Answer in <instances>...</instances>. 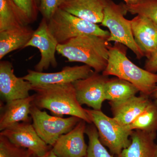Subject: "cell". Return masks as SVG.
<instances>
[{
	"label": "cell",
	"mask_w": 157,
	"mask_h": 157,
	"mask_svg": "<svg viewBox=\"0 0 157 157\" xmlns=\"http://www.w3.org/2000/svg\"><path fill=\"white\" fill-rule=\"evenodd\" d=\"M36 92L33 104L39 109L50 110L54 115L76 117L92 124L86 109L77 100L73 83L33 86Z\"/></svg>",
	"instance_id": "cell-1"
},
{
	"label": "cell",
	"mask_w": 157,
	"mask_h": 157,
	"mask_svg": "<svg viewBox=\"0 0 157 157\" xmlns=\"http://www.w3.org/2000/svg\"><path fill=\"white\" fill-rule=\"evenodd\" d=\"M109 46L107 38L82 35L59 44L57 52L68 62L83 63L100 73L107 67Z\"/></svg>",
	"instance_id": "cell-2"
},
{
	"label": "cell",
	"mask_w": 157,
	"mask_h": 157,
	"mask_svg": "<svg viewBox=\"0 0 157 157\" xmlns=\"http://www.w3.org/2000/svg\"><path fill=\"white\" fill-rule=\"evenodd\" d=\"M127 47L118 42L110 46L108 63L102 74L113 76L131 82L141 94L150 97L157 85V74L141 69L127 56Z\"/></svg>",
	"instance_id": "cell-3"
},
{
	"label": "cell",
	"mask_w": 157,
	"mask_h": 157,
	"mask_svg": "<svg viewBox=\"0 0 157 157\" xmlns=\"http://www.w3.org/2000/svg\"><path fill=\"white\" fill-rule=\"evenodd\" d=\"M48 25L59 44H63L82 35H94L107 39L110 36L109 32L102 29L97 24L76 17L60 8L48 21Z\"/></svg>",
	"instance_id": "cell-4"
},
{
	"label": "cell",
	"mask_w": 157,
	"mask_h": 157,
	"mask_svg": "<svg viewBox=\"0 0 157 157\" xmlns=\"http://www.w3.org/2000/svg\"><path fill=\"white\" fill-rule=\"evenodd\" d=\"M92 123L98 130L99 139L113 155L121 157L122 152L129 146L132 131L123 126L113 117L107 116L101 110L86 109Z\"/></svg>",
	"instance_id": "cell-5"
},
{
	"label": "cell",
	"mask_w": 157,
	"mask_h": 157,
	"mask_svg": "<svg viewBox=\"0 0 157 157\" xmlns=\"http://www.w3.org/2000/svg\"><path fill=\"white\" fill-rule=\"evenodd\" d=\"M127 13L125 4H117L111 1L104 10L101 25L109 29L110 36L107 39L108 42H118L125 45L140 59L144 56L134 39L131 20L125 18Z\"/></svg>",
	"instance_id": "cell-6"
},
{
	"label": "cell",
	"mask_w": 157,
	"mask_h": 157,
	"mask_svg": "<svg viewBox=\"0 0 157 157\" xmlns=\"http://www.w3.org/2000/svg\"><path fill=\"white\" fill-rule=\"evenodd\" d=\"M33 125L39 137L52 147L60 136L71 131L81 120L76 117L63 118L49 115L34 105L31 108Z\"/></svg>",
	"instance_id": "cell-7"
},
{
	"label": "cell",
	"mask_w": 157,
	"mask_h": 157,
	"mask_svg": "<svg viewBox=\"0 0 157 157\" xmlns=\"http://www.w3.org/2000/svg\"><path fill=\"white\" fill-rule=\"evenodd\" d=\"M31 122H21L14 124L1 131L0 135L5 136L15 145L31 151L38 156H44L52 147L39 137Z\"/></svg>",
	"instance_id": "cell-8"
},
{
	"label": "cell",
	"mask_w": 157,
	"mask_h": 157,
	"mask_svg": "<svg viewBox=\"0 0 157 157\" xmlns=\"http://www.w3.org/2000/svg\"><path fill=\"white\" fill-rule=\"evenodd\" d=\"M58 44L48 29V21L45 18H42L38 28L34 31L30 40L25 47H35L40 51L41 58L35 66V70L43 72L50 66L56 67L58 63L55 54Z\"/></svg>",
	"instance_id": "cell-9"
},
{
	"label": "cell",
	"mask_w": 157,
	"mask_h": 157,
	"mask_svg": "<svg viewBox=\"0 0 157 157\" xmlns=\"http://www.w3.org/2000/svg\"><path fill=\"white\" fill-rule=\"evenodd\" d=\"M28 73L23 76L25 80L29 82L33 86L67 84L84 79L90 76L94 71L86 65L67 67L61 71L54 73H44L29 70Z\"/></svg>",
	"instance_id": "cell-10"
},
{
	"label": "cell",
	"mask_w": 157,
	"mask_h": 157,
	"mask_svg": "<svg viewBox=\"0 0 157 157\" xmlns=\"http://www.w3.org/2000/svg\"><path fill=\"white\" fill-rule=\"evenodd\" d=\"M108 78L94 71L87 78L73 82L79 104L95 110H101L103 102L106 101L105 86Z\"/></svg>",
	"instance_id": "cell-11"
},
{
	"label": "cell",
	"mask_w": 157,
	"mask_h": 157,
	"mask_svg": "<svg viewBox=\"0 0 157 157\" xmlns=\"http://www.w3.org/2000/svg\"><path fill=\"white\" fill-rule=\"evenodd\" d=\"M33 89L29 82L15 76L12 63L0 62V94L6 102L28 98Z\"/></svg>",
	"instance_id": "cell-12"
},
{
	"label": "cell",
	"mask_w": 157,
	"mask_h": 157,
	"mask_svg": "<svg viewBox=\"0 0 157 157\" xmlns=\"http://www.w3.org/2000/svg\"><path fill=\"white\" fill-rule=\"evenodd\" d=\"M86 122L81 120L70 132L60 136L52 147L58 157H86L88 145L84 140Z\"/></svg>",
	"instance_id": "cell-13"
},
{
	"label": "cell",
	"mask_w": 157,
	"mask_h": 157,
	"mask_svg": "<svg viewBox=\"0 0 157 157\" xmlns=\"http://www.w3.org/2000/svg\"><path fill=\"white\" fill-rule=\"evenodd\" d=\"M132 33L137 45L148 59L157 52V24L137 15L131 20Z\"/></svg>",
	"instance_id": "cell-14"
},
{
	"label": "cell",
	"mask_w": 157,
	"mask_h": 157,
	"mask_svg": "<svg viewBox=\"0 0 157 157\" xmlns=\"http://www.w3.org/2000/svg\"><path fill=\"white\" fill-rule=\"evenodd\" d=\"M112 0H63L60 9L94 23H101L104 10Z\"/></svg>",
	"instance_id": "cell-15"
},
{
	"label": "cell",
	"mask_w": 157,
	"mask_h": 157,
	"mask_svg": "<svg viewBox=\"0 0 157 157\" xmlns=\"http://www.w3.org/2000/svg\"><path fill=\"white\" fill-rule=\"evenodd\" d=\"M35 96L34 94L28 98L9 101L5 104H1V132L20 122H31V108Z\"/></svg>",
	"instance_id": "cell-16"
},
{
	"label": "cell",
	"mask_w": 157,
	"mask_h": 157,
	"mask_svg": "<svg viewBox=\"0 0 157 157\" xmlns=\"http://www.w3.org/2000/svg\"><path fill=\"white\" fill-rule=\"evenodd\" d=\"M150 98L141 94L119 102L109 101L113 117L123 126H128L145 109L151 101Z\"/></svg>",
	"instance_id": "cell-17"
},
{
	"label": "cell",
	"mask_w": 157,
	"mask_h": 157,
	"mask_svg": "<svg viewBox=\"0 0 157 157\" xmlns=\"http://www.w3.org/2000/svg\"><path fill=\"white\" fill-rule=\"evenodd\" d=\"M157 132L132 131L129 146L122 152L121 157H157Z\"/></svg>",
	"instance_id": "cell-18"
},
{
	"label": "cell",
	"mask_w": 157,
	"mask_h": 157,
	"mask_svg": "<svg viewBox=\"0 0 157 157\" xmlns=\"http://www.w3.org/2000/svg\"><path fill=\"white\" fill-rule=\"evenodd\" d=\"M34 32L29 25L0 32V59L11 52L25 48Z\"/></svg>",
	"instance_id": "cell-19"
},
{
	"label": "cell",
	"mask_w": 157,
	"mask_h": 157,
	"mask_svg": "<svg viewBox=\"0 0 157 157\" xmlns=\"http://www.w3.org/2000/svg\"><path fill=\"white\" fill-rule=\"evenodd\" d=\"M30 24L26 15L13 0H0V32Z\"/></svg>",
	"instance_id": "cell-20"
},
{
	"label": "cell",
	"mask_w": 157,
	"mask_h": 157,
	"mask_svg": "<svg viewBox=\"0 0 157 157\" xmlns=\"http://www.w3.org/2000/svg\"><path fill=\"white\" fill-rule=\"evenodd\" d=\"M139 92L131 82L118 77L108 78L105 86L106 100L119 102L136 96Z\"/></svg>",
	"instance_id": "cell-21"
},
{
	"label": "cell",
	"mask_w": 157,
	"mask_h": 157,
	"mask_svg": "<svg viewBox=\"0 0 157 157\" xmlns=\"http://www.w3.org/2000/svg\"><path fill=\"white\" fill-rule=\"evenodd\" d=\"M129 131L140 130L148 132H157V104L151 100L143 112L126 127Z\"/></svg>",
	"instance_id": "cell-22"
},
{
	"label": "cell",
	"mask_w": 157,
	"mask_h": 157,
	"mask_svg": "<svg viewBox=\"0 0 157 157\" xmlns=\"http://www.w3.org/2000/svg\"><path fill=\"white\" fill-rule=\"evenodd\" d=\"M85 134L88 137L87 154L86 157H113L99 139L98 130L93 124L86 126Z\"/></svg>",
	"instance_id": "cell-23"
},
{
	"label": "cell",
	"mask_w": 157,
	"mask_h": 157,
	"mask_svg": "<svg viewBox=\"0 0 157 157\" xmlns=\"http://www.w3.org/2000/svg\"><path fill=\"white\" fill-rule=\"evenodd\" d=\"M125 5L128 12L144 16L157 24V0H140L135 5Z\"/></svg>",
	"instance_id": "cell-24"
},
{
	"label": "cell",
	"mask_w": 157,
	"mask_h": 157,
	"mask_svg": "<svg viewBox=\"0 0 157 157\" xmlns=\"http://www.w3.org/2000/svg\"><path fill=\"white\" fill-rule=\"evenodd\" d=\"M33 154L31 151L17 146L0 135V157H31Z\"/></svg>",
	"instance_id": "cell-25"
},
{
	"label": "cell",
	"mask_w": 157,
	"mask_h": 157,
	"mask_svg": "<svg viewBox=\"0 0 157 157\" xmlns=\"http://www.w3.org/2000/svg\"><path fill=\"white\" fill-rule=\"evenodd\" d=\"M63 0H39L38 9L43 18L48 21L53 16Z\"/></svg>",
	"instance_id": "cell-26"
},
{
	"label": "cell",
	"mask_w": 157,
	"mask_h": 157,
	"mask_svg": "<svg viewBox=\"0 0 157 157\" xmlns=\"http://www.w3.org/2000/svg\"><path fill=\"white\" fill-rule=\"evenodd\" d=\"M25 14L31 23L37 18L38 6L36 0H13Z\"/></svg>",
	"instance_id": "cell-27"
},
{
	"label": "cell",
	"mask_w": 157,
	"mask_h": 157,
	"mask_svg": "<svg viewBox=\"0 0 157 157\" xmlns=\"http://www.w3.org/2000/svg\"><path fill=\"white\" fill-rule=\"evenodd\" d=\"M144 69L153 73L157 72V52L146 60Z\"/></svg>",
	"instance_id": "cell-28"
},
{
	"label": "cell",
	"mask_w": 157,
	"mask_h": 157,
	"mask_svg": "<svg viewBox=\"0 0 157 157\" xmlns=\"http://www.w3.org/2000/svg\"><path fill=\"white\" fill-rule=\"evenodd\" d=\"M31 157H58L54 153V152L53 151H52V150L51 149L50 150V151H49L48 152V153L46 155H45V156H44L43 157H39L38 156L36 155H35V154H33V155H32V156H31Z\"/></svg>",
	"instance_id": "cell-29"
},
{
	"label": "cell",
	"mask_w": 157,
	"mask_h": 157,
	"mask_svg": "<svg viewBox=\"0 0 157 157\" xmlns=\"http://www.w3.org/2000/svg\"><path fill=\"white\" fill-rule=\"evenodd\" d=\"M140 0H124L127 5H133L139 2Z\"/></svg>",
	"instance_id": "cell-30"
},
{
	"label": "cell",
	"mask_w": 157,
	"mask_h": 157,
	"mask_svg": "<svg viewBox=\"0 0 157 157\" xmlns=\"http://www.w3.org/2000/svg\"><path fill=\"white\" fill-rule=\"evenodd\" d=\"M151 98H152L153 99V101H154L155 102H156L157 104V85L156 87L154 90L152 94Z\"/></svg>",
	"instance_id": "cell-31"
},
{
	"label": "cell",
	"mask_w": 157,
	"mask_h": 157,
	"mask_svg": "<svg viewBox=\"0 0 157 157\" xmlns=\"http://www.w3.org/2000/svg\"><path fill=\"white\" fill-rule=\"evenodd\" d=\"M39 0H36V2L37 5H38H38H39Z\"/></svg>",
	"instance_id": "cell-32"
}]
</instances>
